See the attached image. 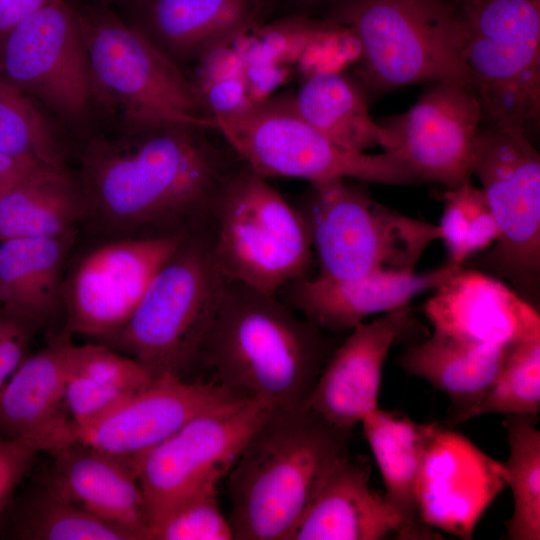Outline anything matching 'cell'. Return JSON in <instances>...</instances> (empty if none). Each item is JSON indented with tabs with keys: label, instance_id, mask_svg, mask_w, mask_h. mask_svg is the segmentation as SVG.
Segmentation results:
<instances>
[{
	"label": "cell",
	"instance_id": "cell-21",
	"mask_svg": "<svg viewBox=\"0 0 540 540\" xmlns=\"http://www.w3.org/2000/svg\"><path fill=\"white\" fill-rule=\"evenodd\" d=\"M112 3L119 5L122 12L117 13L126 22L181 69L260 25L265 8V0H113Z\"/></svg>",
	"mask_w": 540,
	"mask_h": 540
},
{
	"label": "cell",
	"instance_id": "cell-24",
	"mask_svg": "<svg viewBox=\"0 0 540 540\" xmlns=\"http://www.w3.org/2000/svg\"><path fill=\"white\" fill-rule=\"evenodd\" d=\"M42 483L132 540H149V517L136 473L79 442L54 453Z\"/></svg>",
	"mask_w": 540,
	"mask_h": 540
},
{
	"label": "cell",
	"instance_id": "cell-40",
	"mask_svg": "<svg viewBox=\"0 0 540 540\" xmlns=\"http://www.w3.org/2000/svg\"><path fill=\"white\" fill-rule=\"evenodd\" d=\"M37 164L40 163L0 153V193Z\"/></svg>",
	"mask_w": 540,
	"mask_h": 540
},
{
	"label": "cell",
	"instance_id": "cell-9",
	"mask_svg": "<svg viewBox=\"0 0 540 540\" xmlns=\"http://www.w3.org/2000/svg\"><path fill=\"white\" fill-rule=\"evenodd\" d=\"M298 210L308 226L321 276L343 279L413 272L437 225L402 214L347 179L309 183Z\"/></svg>",
	"mask_w": 540,
	"mask_h": 540
},
{
	"label": "cell",
	"instance_id": "cell-22",
	"mask_svg": "<svg viewBox=\"0 0 540 540\" xmlns=\"http://www.w3.org/2000/svg\"><path fill=\"white\" fill-rule=\"evenodd\" d=\"M459 268L446 263L424 273L386 272L343 279L306 276L282 291L290 308L323 331L350 332L367 317L408 305L419 294L434 290Z\"/></svg>",
	"mask_w": 540,
	"mask_h": 540
},
{
	"label": "cell",
	"instance_id": "cell-25",
	"mask_svg": "<svg viewBox=\"0 0 540 540\" xmlns=\"http://www.w3.org/2000/svg\"><path fill=\"white\" fill-rule=\"evenodd\" d=\"M84 214L75 174L37 164L0 193V241L78 233Z\"/></svg>",
	"mask_w": 540,
	"mask_h": 540
},
{
	"label": "cell",
	"instance_id": "cell-4",
	"mask_svg": "<svg viewBox=\"0 0 540 540\" xmlns=\"http://www.w3.org/2000/svg\"><path fill=\"white\" fill-rule=\"evenodd\" d=\"M227 280L208 227L186 235L159 268L128 321L102 341L153 378L184 374L202 358Z\"/></svg>",
	"mask_w": 540,
	"mask_h": 540
},
{
	"label": "cell",
	"instance_id": "cell-26",
	"mask_svg": "<svg viewBox=\"0 0 540 540\" xmlns=\"http://www.w3.org/2000/svg\"><path fill=\"white\" fill-rule=\"evenodd\" d=\"M77 235L0 241V303L41 328L63 315L64 275Z\"/></svg>",
	"mask_w": 540,
	"mask_h": 540
},
{
	"label": "cell",
	"instance_id": "cell-39",
	"mask_svg": "<svg viewBox=\"0 0 540 540\" xmlns=\"http://www.w3.org/2000/svg\"><path fill=\"white\" fill-rule=\"evenodd\" d=\"M53 0H0V34Z\"/></svg>",
	"mask_w": 540,
	"mask_h": 540
},
{
	"label": "cell",
	"instance_id": "cell-41",
	"mask_svg": "<svg viewBox=\"0 0 540 540\" xmlns=\"http://www.w3.org/2000/svg\"><path fill=\"white\" fill-rule=\"evenodd\" d=\"M296 4L298 7L304 9L301 16L308 17L309 12L312 9H318L323 8L325 10V14L322 19H326V17L334 11L336 8L347 2L348 0H291Z\"/></svg>",
	"mask_w": 540,
	"mask_h": 540
},
{
	"label": "cell",
	"instance_id": "cell-20",
	"mask_svg": "<svg viewBox=\"0 0 540 540\" xmlns=\"http://www.w3.org/2000/svg\"><path fill=\"white\" fill-rule=\"evenodd\" d=\"M370 466L346 453L328 470L289 540L432 538L423 523L404 519L370 487Z\"/></svg>",
	"mask_w": 540,
	"mask_h": 540
},
{
	"label": "cell",
	"instance_id": "cell-14",
	"mask_svg": "<svg viewBox=\"0 0 540 540\" xmlns=\"http://www.w3.org/2000/svg\"><path fill=\"white\" fill-rule=\"evenodd\" d=\"M185 236L100 238L70 255L62 291V334L99 342L114 335Z\"/></svg>",
	"mask_w": 540,
	"mask_h": 540
},
{
	"label": "cell",
	"instance_id": "cell-18",
	"mask_svg": "<svg viewBox=\"0 0 540 540\" xmlns=\"http://www.w3.org/2000/svg\"><path fill=\"white\" fill-rule=\"evenodd\" d=\"M423 310L434 331L467 342L511 347L540 338L536 307L480 269L460 267L434 289Z\"/></svg>",
	"mask_w": 540,
	"mask_h": 540
},
{
	"label": "cell",
	"instance_id": "cell-35",
	"mask_svg": "<svg viewBox=\"0 0 540 540\" xmlns=\"http://www.w3.org/2000/svg\"><path fill=\"white\" fill-rule=\"evenodd\" d=\"M540 410V338L509 347L492 384L464 421L487 413L537 415Z\"/></svg>",
	"mask_w": 540,
	"mask_h": 540
},
{
	"label": "cell",
	"instance_id": "cell-8",
	"mask_svg": "<svg viewBox=\"0 0 540 540\" xmlns=\"http://www.w3.org/2000/svg\"><path fill=\"white\" fill-rule=\"evenodd\" d=\"M482 124L532 142L540 126V0H455Z\"/></svg>",
	"mask_w": 540,
	"mask_h": 540
},
{
	"label": "cell",
	"instance_id": "cell-32",
	"mask_svg": "<svg viewBox=\"0 0 540 540\" xmlns=\"http://www.w3.org/2000/svg\"><path fill=\"white\" fill-rule=\"evenodd\" d=\"M536 416L510 414L504 423L510 455L503 466L514 503L506 522L510 540L540 539V431Z\"/></svg>",
	"mask_w": 540,
	"mask_h": 540
},
{
	"label": "cell",
	"instance_id": "cell-33",
	"mask_svg": "<svg viewBox=\"0 0 540 540\" xmlns=\"http://www.w3.org/2000/svg\"><path fill=\"white\" fill-rule=\"evenodd\" d=\"M0 153L70 170L65 144L51 116L1 74Z\"/></svg>",
	"mask_w": 540,
	"mask_h": 540
},
{
	"label": "cell",
	"instance_id": "cell-31",
	"mask_svg": "<svg viewBox=\"0 0 540 540\" xmlns=\"http://www.w3.org/2000/svg\"><path fill=\"white\" fill-rule=\"evenodd\" d=\"M19 540H132L124 531L41 485L11 501L0 532Z\"/></svg>",
	"mask_w": 540,
	"mask_h": 540
},
{
	"label": "cell",
	"instance_id": "cell-6",
	"mask_svg": "<svg viewBox=\"0 0 540 540\" xmlns=\"http://www.w3.org/2000/svg\"><path fill=\"white\" fill-rule=\"evenodd\" d=\"M79 20L98 110L119 129L155 120L217 128L192 82L110 5L72 3Z\"/></svg>",
	"mask_w": 540,
	"mask_h": 540
},
{
	"label": "cell",
	"instance_id": "cell-16",
	"mask_svg": "<svg viewBox=\"0 0 540 540\" xmlns=\"http://www.w3.org/2000/svg\"><path fill=\"white\" fill-rule=\"evenodd\" d=\"M245 398L217 381L157 377L96 422L75 429V442L117 459L137 475L143 457L187 422Z\"/></svg>",
	"mask_w": 540,
	"mask_h": 540
},
{
	"label": "cell",
	"instance_id": "cell-38",
	"mask_svg": "<svg viewBox=\"0 0 540 540\" xmlns=\"http://www.w3.org/2000/svg\"><path fill=\"white\" fill-rule=\"evenodd\" d=\"M38 453L22 442L0 435V527L19 484Z\"/></svg>",
	"mask_w": 540,
	"mask_h": 540
},
{
	"label": "cell",
	"instance_id": "cell-13",
	"mask_svg": "<svg viewBox=\"0 0 540 540\" xmlns=\"http://www.w3.org/2000/svg\"><path fill=\"white\" fill-rule=\"evenodd\" d=\"M272 409L264 401L245 398L201 414L143 457L137 478L146 502L149 533L180 503L218 485Z\"/></svg>",
	"mask_w": 540,
	"mask_h": 540
},
{
	"label": "cell",
	"instance_id": "cell-36",
	"mask_svg": "<svg viewBox=\"0 0 540 540\" xmlns=\"http://www.w3.org/2000/svg\"><path fill=\"white\" fill-rule=\"evenodd\" d=\"M217 486L206 487L168 513L153 526L149 540H232L229 520L217 499Z\"/></svg>",
	"mask_w": 540,
	"mask_h": 540
},
{
	"label": "cell",
	"instance_id": "cell-17",
	"mask_svg": "<svg viewBox=\"0 0 540 540\" xmlns=\"http://www.w3.org/2000/svg\"><path fill=\"white\" fill-rule=\"evenodd\" d=\"M506 485L503 463L439 425L418 480L419 519L432 529L471 539L478 520Z\"/></svg>",
	"mask_w": 540,
	"mask_h": 540
},
{
	"label": "cell",
	"instance_id": "cell-27",
	"mask_svg": "<svg viewBox=\"0 0 540 540\" xmlns=\"http://www.w3.org/2000/svg\"><path fill=\"white\" fill-rule=\"evenodd\" d=\"M508 349L433 331L425 341L408 347L398 362L407 374L444 392L451 401L452 419L459 423L492 384Z\"/></svg>",
	"mask_w": 540,
	"mask_h": 540
},
{
	"label": "cell",
	"instance_id": "cell-7",
	"mask_svg": "<svg viewBox=\"0 0 540 540\" xmlns=\"http://www.w3.org/2000/svg\"><path fill=\"white\" fill-rule=\"evenodd\" d=\"M211 222L212 254L227 281L276 295L308 275L313 249L305 219L242 160L227 177Z\"/></svg>",
	"mask_w": 540,
	"mask_h": 540
},
{
	"label": "cell",
	"instance_id": "cell-37",
	"mask_svg": "<svg viewBox=\"0 0 540 540\" xmlns=\"http://www.w3.org/2000/svg\"><path fill=\"white\" fill-rule=\"evenodd\" d=\"M39 329L33 319L0 303V391L28 356L29 345Z\"/></svg>",
	"mask_w": 540,
	"mask_h": 540
},
{
	"label": "cell",
	"instance_id": "cell-5",
	"mask_svg": "<svg viewBox=\"0 0 540 540\" xmlns=\"http://www.w3.org/2000/svg\"><path fill=\"white\" fill-rule=\"evenodd\" d=\"M324 20L348 27L357 38L361 55L356 80L370 100L423 82L452 80L471 86L454 2L348 0Z\"/></svg>",
	"mask_w": 540,
	"mask_h": 540
},
{
	"label": "cell",
	"instance_id": "cell-1",
	"mask_svg": "<svg viewBox=\"0 0 540 540\" xmlns=\"http://www.w3.org/2000/svg\"><path fill=\"white\" fill-rule=\"evenodd\" d=\"M217 128L155 120L91 136L75 176L95 239L185 236L210 224L215 201L241 159Z\"/></svg>",
	"mask_w": 540,
	"mask_h": 540
},
{
	"label": "cell",
	"instance_id": "cell-28",
	"mask_svg": "<svg viewBox=\"0 0 540 540\" xmlns=\"http://www.w3.org/2000/svg\"><path fill=\"white\" fill-rule=\"evenodd\" d=\"M153 379L135 359L104 343L70 341L65 403L74 431L96 422Z\"/></svg>",
	"mask_w": 540,
	"mask_h": 540
},
{
	"label": "cell",
	"instance_id": "cell-19",
	"mask_svg": "<svg viewBox=\"0 0 540 540\" xmlns=\"http://www.w3.org/2000/svg\"><path fill=\"white\" fill-rule=\"evenodd\" d=\"M411 321L405 305L358 324L325 362L306 407L340 428L351 430L361 423L378 408L385 360Z\"/></svg>",
	"mask_w": 540,
	"mask_h": 540
},
{
	"label": "cell",
	"instance_id": "cell-10",
	"mask_svg": "<svg viewBox=\"0 0 540 540\" xmlns=\"http://www.w3.org/2000/svg\"><path fill=\"white\" fill-rule=\"evenodd\" d=\"M213 117L236 155L267 179L299 178L309 183L357 179L388 185L422 181L393 154L355 152L335 144L299 114L292 94L254 101L239 111Z\"/></svg>",
	"mask_w": 540,
	"mask_h": 540
},
{
	"label": "cell",
	"instance_id": "cell-23",
	"mask_svg": "<svg viewBox=\"0 0 540 540\" xmlns=\"http://www.w3.org/2000/svg\"><path fill=\"white\" fill-rule=\"evenodd\" d=\"M70 337L28 355L0 391V435L50 456L75 442L65 403Z\"/></svg>",
	"mask_w": 540,
	"mask_h": 540
},
{
	"label": "cell",
	"instance_id": "cell-30",
	"mask_svg": "<svg viewBox=\"0 0 540 540\" xmlns=\"http://www.w3.org/2000/svg\"><path fill=\"white\" fill-rule=\"evenodd\" d=\"M361 423L382 476L387 502L407 521L422 523L417 507L418 480L439 424L418 423L379 407Z\"/></svg>",
	"mask_w": 540,
	"mask_h": 540
},
{
	"label": "cell",
	"instance_id": "cell-15",
	"mask_svg": "<svg viewBox=\"0 0 540 540\" xmlns=\"http://www.w3.org/2000/svg\"><path fill=\"white\" fill-rule=\"evenodd\" d=\"M378 124L390 136L384 152L404 160L422 181H437L449 189L471 179L482 111L469 84L431 82L407 111Z\"/></svg>",
	"mask_w": 540,
	"mask_h": 540
},
{
	"label": "cell",
	"instance_id": "cell-2",
	"mask_svg": "<svg viewBox=\"0 0 540 540\" xmlns=\"http://www.w3.org/2000/svg\"><path fill=\"white\" fill-rule=\"evenodd\" d=\"M336 346L276 295L227 281L201 360L242 396L300 409Z\"/></svg>",
	"mask_w": 540,
	"mask_h": 540
},
{
	"label": "cell",
	"instance_id": "cell-34",
	"mask_svg": "<svg viewBox=\"0 0 540 540\" xmlns=\"http://www.w3.org/2000/svg\"><path fill=\"white\" fill-rule=\"evenodd\" d=\"M444 210L438 228L448 262L461 267L474 254L491 247L500 235L482 188L471 179L444 193Z\"/></svg>",
	"mask_w": 540,
	"mask_h": 540
},
{
	"label": "cell",
	"instance_id": "cell-11",
	"mask_svg": "<svg viewBox=\"0 0 540 540\" xmlns=\"http://www.w3.org/2000/svg\"><path fill=\"white\" fill-rule=\"evenodd\" d=\"M472 174L482 183L500 232L475 264L534 305L540 285V154L519 132L481 125Z\"/></svg>",
	"mask_w": 540,
	"mask_h": 540
},
{
	"label": "cell",
	"instance_id": "cell-42",
	"mask_svg": "<svg viewBox=\"0 0 540 540\" xmlns=\"http://www.w3.org/2000/svg\"><path fill=\"white\" fill-rule=\"evenodd\" d=\"M112 1L113 0H95L94 2L110 5L112 3Z\"/></svg>",
	"mask_w": 540,
	"mask_h": 540
},
{
	"label": "cell",
	"instance_id": "cell-12",
	"mask_svg": "<svg viewBox=\"0 0 540 540\" xmlns=\"http://www.w3.org/2000/svg\"><path fill=\"white\" fill-rule=\"evenodd\" d=\"M0 74L73 130L98 110L76 10L53 0L0 34Z\"/></svg>",
	"mask_w": 540,
	"mask_h": 540
},
{
	"label": "cell",
	"instance_id": "cell-3",
	"mask_svg": "<svg viewBox=\"0 0 540 540\" xmlns=\"http://www.w3.org/2000/svg\"><path fill=\"white\" fill-rule=\"evenodd\" d=\"M350 436L307 407L272 409L227 473L234 539L289 540Z\"/></svg>",
	"mask_w": 540,
	"mask_h": 540
},
{
	"label": "cell",
	"instance_id": "cell-29",
	"mask_svg": "<svg viewBox=\"0 0 540 540\" xmlns=\"http://www.w3.org/2000/svg\"><path fill=\"white\" fill-rule=\"evenodd\" d=\"M299 114L338 146L365 152L390 147L388 132L369 114L370 98L364 87L341 72L309 75L293 95Z\"/></svg>",
	"mask_w": 540,
	"mask_h": 540
}]
</instances>
